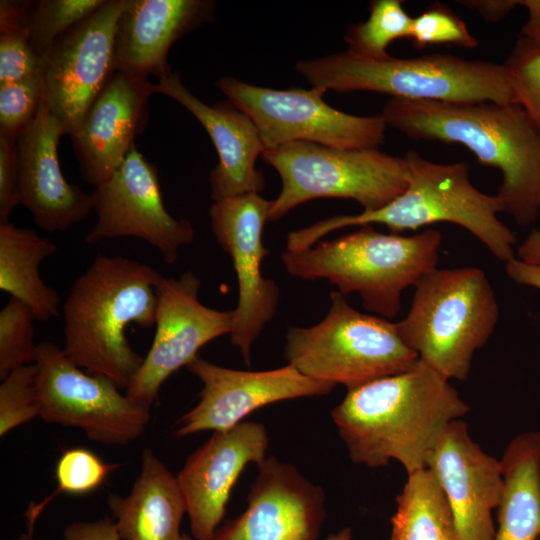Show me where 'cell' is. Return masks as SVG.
<instances>
[{"instance_id": "2e32d148", "label": "cell", "mask_w": 540, "mask_h": 540, "mask_svg": "<svg viewBox=\"0 0 540 540\" xmlns=\"http://www.w3.org/2000/svg\"><path fill=\"white\" fill-rule=\"evenodd\" d=\"M203 387L195 407L177 422L174 435L230 429L271 403L327 394L336 386L302 374L288 364L266 371L225 368L199 354L187 365Z\"/></svg>"}, {"instance_id": "b9f144b4", "label": "cell", "mask_w": 540, "mask_h": 540, "mask_svg": "<svg viewBox=\"0 0 540 540\" xmlns=\"http://www.w3.org/2000/svg\"><path fill=\"white\" fill-rule=\"evenodd\" d=\"M518 4L527 12V20L520 34L540 44V0H518Z\"/></svg>"}, {"instance_id": "1f68e13d", "label": "cell", "mask_w": 540, "mask_h": 540, "mask_svg": "<svg viewBox=\"0 0 540 540\" xmlns=\"http://www.w3.org/2000/svg\"><path fill=\"white\" fill-rule=\"evenodd\" d=\"M504 65L514 102L526 111L540 132V44L519 34Z\"/></svg>"}, {"instance_id": "d6a6232c", "label": "cell", "mask_w": 540, "mask_h": 540, "mask_svg": "<svg viewBox=\"0 0 540 540\" xmlns=\"http://www.w3.org/2000/svg\"><path fill=\"white\" fill-rule=\"evenodd\" d=\"M45 95L41 76L0 84V138L16 143Z\"/></svg>"}, {"instance_id": "ee69618b", "label": "cell", "mask_w": 540, "mask_h": 540, "mask_svg": "<svg viewBox=\"0 0 540 540\" xmlns=\"http://www.w3.org/2000/svg\"><path fill=\"white\" fill-rule=\"evenodd\" d=\"M352 530L349 527H344L336 533L330 534L325 540H351Z\"/></svg>"}, {"instance_id": "d590c367", "label": "cell", "mask_w": 540, "mask_h": 540, "mask_svg": "<svg viewBox=\"0 0 540 540\" xmlns=\"http://www.w3.org/2000/svg\"><path fill=\"white\" fill-rule=\"evenodd\" d=\"M41 73V57L23 31L0 33V84L34 77Z\"/></svg>"}, {"instance_id": "60d3db41", "label": "cell", "mask_w": 540, "mask_h": 540, "mask_svg": "<svg viewBox=\"0 0 540 540\" xmlns=\"http://www.w3.org/2000/svg\"><path fill=\"white\" fill-rule=\"evenodd\" d=\"M505 271L517 284L540 290V265L525 263L515 256L505 263Z\"/></svg>"}, {"instance_id": "f6af8a7d", "label": "cell", "mask_w": 540, "mask_h": 540, "mask_svg": "<svg viewBox=\"0 0 540 540\" xmlns=\"http://www.w3.org/2000/svg\"><path fill=\"white\" fill-rule=\"evenodd\" d=\"M33 531L28 530L27 533H22L16 540H32Z\"/></svg>"}, {"instance_id": "30bf717a", "label": "cell", "mask_w": 540, "mask_h": 540, "mask_svg": "<svg viewBox=\"0 0 540 540\" xmlns=\"http://www.w3.org/2000/svg\"><path fill=\"white\" fill-rule=\"evenodd\" d=\"M34 364L42 420L111 446L128 445L144 433L151 408L122 394L108 377L82 371L54 343L38 344Z\"/></svg>"}, {"instance_id": "9c48e42d", "label": "cell", "mask_w": 540, "mask_h": 540, "mask_svg": "<svg viewBox=\"0 0 540 540\" xmlns=\"http://www.w3.org/2000/svg\"><path fill=\"white\" fill-rule=\"evenodd\" d=\"M279 173L282 189L271 201L269 221L317 198H344L364 211L383 207L407 186L404 157L378 149L345 150L311 142H290L262 154Z\"/></svg>"}, {"instance_id": "7bdbcfd3", "label": "cell", "mask_w": 540, "mask_h": 540, "mask_svg": "<svg viewBox=\"0 0 540 540\" xmlns=\"http://www.w3.org/2000/svg\"><path fill=\"white\" fill-rule=\"evenodd\" d=\"M515 253L516 258L525 263L540 265V229L532 230L517 246Z\"/></svg>"}, {"instance_id": "3957f363", "label": "cell", "mask_w": 540, "mask_h": 540, "mask_svg": "<svg viewBox=\"0 0 540 540\" xmlns=\"http://www.w3.org/2000/svg\"><path fill=\"white\" fill-rule=\"evenodd\" d=\"M161 277L130 258L97 256L74 281L63 304V350L68 358L127 390L144 358L129 344L126 329L155 325Z\"/></svg>"}, {"instance_id": "ffe728a7", "label": "cell", "mask_w": 540, "mask_h": 540, "mask_svg": "<svg viewBox=\"0 0 540 540\" xmlns=\"http://www.w3.org/2000/svg\"><path fill=\"white\" fill-rule=\"evenodd\" d=\"M64 128L52 114L46 94L33 120L15 147L19 170L20 205L47 232H63L81 222L93 209L91 194L70 184L58 160Z\"/></svg>"}, {"instance_id": "8992f818", "label": "cell", "mask_w": 540, "mask_h": 540, "mask_svg": "<svg viewBox=\"0 0 540 540\" xmlns=\"http://www.w3.org/2000/svg\"><path fill=\"white\" fill-rule=\"evenodd\" d=\"M295 69L313 88L326 92L370 91L414 101L515 103L504 64L451 54L367 60L346 51L300 60Z\"/></svg>"}, {"instance_id": "44dd1931", "label": "cell", "mask_w": 540, "mask_h": 540, "mask_svg": "<svg viewBox=\"0 0 540 540\" xmlns=\"http://www.w3.org/2000/svg\"><path fill=\"white\" fill-rule=\"evenodd\" d=\"M154 84L148 78L115 71L71 135L84 180L98 186L122 164L148 122Z\"/></svg>"}, {"instance_id": "4316f807", "label": "cell", "mask_w": 540, "mask_h": 540, "mask_svg": "<svg viewBox=\"0 0 540 540\" xmlns=\"http://www.w3.org/2000/svg\"><path fill=\"white\" fill-rule=\"evenodd\" d=\"M407 476L396 497L389 540H459L447 499L434 472L426 468Z\"/></svg>"}, {"instance_id": "74e56055", "label": "cell", "mask_w": 540, "mask_h": 540, "mask_svg": "<svg viewBox=\"0 0 540 540\" xmlns=\"http://www.w3.org/2000/svg\"><path fill=\"white\" fill-rule=\"evenodd\" d=\"M64 540H122L110 519L77 521L66 526Z\"/></svg>"}, {"instance_id": "6da1fadb", "label": "cell", "mask_w": 540, "mask_h": 540, "mask_svg": "<svg viewBox=\"0 0 540 540\" xmlns=\"http://www.w3.org/2000/svg\"><path fill=\"white\" fill-rule=\"evenodd\" d=\"M470 410L450 380L418 361L408 370L347 389L331 412L350 459L370 468H428L447 427Z\"/></svg>"}, {"instance_id": "277c9868", "label": "cell", "mask_w": 540, "mask_h": 540, "mask_svg": "<svg viewBox=\"0 0 540 540\" xmlns=\"http://www.w3.org/2000/svg\"><path fill=\"white\" fill-rule=\"evenodd\" d=\"M403 157L408 180L400 195L375 210L338 215L291 231L286 250L306 249L328 233L348 226L381 224L399 234L448 222L473 234L498 260L506 263L515 257L516 235L498 218L504 212L502 201L472 184L466 162L436 163L415 151Z\"/></svg>"}, {"instance_id": "8d00e7d4", "label": "cell", "mask_w": 540, "mask_h": 540, "mask_svg": "<svg viewBox=\"0 0 540 540\" xmlns=\"http://www.w3.org/2000/svg\"><path fill=\"white\" fill-rule=\"evenodd\" d=\"M20 205L19 170L15 143L0 138V223Z\"/></svg>"}, {"instance_id": "d4e9b609", "label": "cell", "mask_w": 540, "mask_h": 540, "mask_svg": "<svg viewBox=\"0 0 540 540\" xmlns=\"http://www.w3.org/2000/svg\"><path fill=\"white\" fill-rule=\"evenodd\" d=\"M500 462L503 489L494 540H539L540 431L515 436Z\"/></svg>"}, {"instance_id": "bcb514c9", "label": "cell", "mask_w": 540, "mask_h": 540, "mask_svg": "<svg viewBox=\"0 0 540 540\" xmlns=\"http://www.w3.org/2000/svg\"><path fill=\"white\" fill-rule=\"evenodd\" d=\"M181 540H191V538L188 535L183 534Z\"/></svg>"}, {"instance_id": "ab89813d", "label": "cell", "mask_w": 540, "mask_h": 540, "mask_svg": "<svg viewBox=\"0 0 540 540\" xmlns=\"http://www.w3.org/2000/svg\"><path fill=\"white\" fill-rule=\"evenodd\" d=\"M470 9L479 13L486 21L497 22L505 18L516 6L518 0H471L461 1Z\"/></svg>"}, {"instance_id": "5b68a950", "label": "cell", "mask_w": 540, "mask_h": 540, "mask_svg": "<svg viewBox=\"0 0 540 540\" xmlns=\"http://www.w3.org/2000/svg\"><path fill=\"white\" fill-rule=\"evenodd\" d=\"M441 243V233L431 228L403 236L363 225L331 241L285 250L281 259L290 275L328 279L342 295L357 292L366 310L392 319L401 310L403 291L437 268Z\"/></svg>"}, {"instance_id": "cb8c5ba5", "label": "cell", "mask_w": 540, "mask_h": 540, "mask_svg": "<svg viewBox=\"0 0 540 540\" xmlns=\"http://www.w3.org/2000/svg\"><path fill=\"white\" fill-rule=\"evenodd\" d=\"M107 505L122 540H181L186 504L166 465L150 448L141 454L140 473L124 497L110 493Z\"/></svg>"}, {"instance_id": "603a6c76", "label": "cell", "mask_w": 540, "mask_h": 540, "mask_svg": "<svg viewBox=\"0 0 540 540\" xmlns=\"http://www.w3.org/2000/svg\"><path fill=\"white\" fill-rule=\"evenodd\" d=\"M210 0H128L115 32V70L158 82L173 73L167 61L172 45L211 21Z\"/></svg>"}, {"instance_id": "7c38bea8", "label": "cell", "mask_w": 540, "mask_h": 540, "mask_svg": "<svg viewBox=\"0 0 540 540\" xmlns=\"http://www.w3.org/2000/svg\"><path fill=\"white\" fill-rule=\"evenodd\" d=\"M91 196L97 220L84 237L88 244L134 237L157 249L165 263L174 264L180 249L195 239L191 222L166 210L157 168L136 145Z\"/></svg>"}, {"instance_id": "4dcf8cb0", "label": "cell", "mask_w": 540, "mask_h": 540, "mask_svg": "<svg viewBox=\"0 0 540 540\" xmlns=\"http://www.w3.org/2000/svg\"><path fill=\"white\" fill-rule=\"evenodd\" d=\"M33 311L10 297L0 311V379L13 370L33 364L38 344L34 341Z\"/></svg>"}, {"instance_id": "f1b7e54d", "label": "cell", "mask_w": 540, "mask_h": 540, "mask_svg": "<svg viewBox=\"0 0 540 540\" xmlns=\"http://www.w3.org/2000/svg\"><path fill=\"white\" fill-rule=\"evenodd\" d=\"M119 467L120 464L106 463L94 452L82 447L66 450L56 464V490L39 504H31L27 510L28 530L33 531L36 518L54 497L61 493L75 496L89 494Z\"/></svg>"}, {"instance_id": "e575fe53", "label": "cell", "mask_w": 540, "mask_h": 540, "mask_svg": "<svg viewBox=\"0 0 540 540\" xmlns=\"http://www.w3.org/2000/svg\"><path fill=\"white\" fill-rule=\"evenodd\" d=\"M409 39L417 49L442 44L465 49L478 46L465 22L442 4H433L413 17Z\"/></svg>"}, {"instance_id": "f546056e", "label": "cell", "mask_w": 540, "mask_h": 540, "mask_svg": "<svg viewBox=\"0 0 540 540\" xmlns=\"http://www.w3.org/2000/svg\"><path fill=\"white\" fill-rule=\"evenodd\" d=\"M107 0L31 1L28 19L29 40L41 55L63 34L99 10Z\"/></svg>"}, {"instance_id": "7dc6e473", "label": "cell", "mask_w": 540, "mask_h": 540, "mask_svg": "<svg viewBox=\"0 0 540 540\" xmlns=\"http://www.w3.org/2000/svg\"><path fill=\"white\" fill-rule=\"evenodd\" d=\"M539 540H540V538H539Z\"/></svg>"}, {"instance_id": "83f0119b", "label": "cell", "mask_w": 540, "mask_h": 540, "mask_svg": "<svg viewBox=\"0 0 540 540\" xmlns=\"http://www.w3.org/2000/svg\"><path fill=\"white\" fill-rule=\"evenodd\" d=\"M412 19L401 0H374L366 21L350 26L344 36L347 52L367 60L390 57L389 45L410 36Z\"/></svg>"}, {"instance_id": "7402d4cb", "label": "cell", "mask_w": 540, "mask_h": 540, "mask_svg": "<svg viewBox=\"0 0 540 540\" xmlns=\"http://www.w3.org/2000/svg\"><path fill=\"white\" fill-rule=\"evenodd\" d=\"M155 94H163L181 104L205 128L219 162L209 176L214 202L247 194H259L265 179L255 168L265 147L252 119L229 100L213 106L195 97L181 82L178 73L154 84Z\"/></svg>"}, {"instance_id": "5bb4252c", "label": "cell", "mask_w": 540, "mask_h": 540, "mask_svg": "<svg viewBox=\"0 0 540 540\" xmlns=\"http://www.w3.org/2000/svg\"><path fill=\"white\" fill-rule=\"evenodd\" d=\"M201 281L186 271L178 278L162 276L157 285L156 331L150 350L126 390L149 408L163 383L198 355L210 341L231 334L234 310H216L199 300Z\"/></svg>"}, {"instance_id": "ac0fdd59", "label": "cell", "mask_w": 540, "mask_h": 540, "mask_svg": "<svg viewBox=\"0 0 540 540\" xmlns=\"http://www.w3.org/2000/svg\"><path fill=\"white\" fill-rule=\"evenodd\" d=\"M269 438L259 422H241L215 431L177 474L190 530L196 540H210L222 521L231 490L249 463L265 458Z\"/></svg>"}, {"instance_id": "836d02e7", "label": "cell", "mask_w": 540, "mask_h": 540, "mask_svg": "<svg viewBox=\"0 0 540 540\" xmlns=\"http://www.w3.org/2000/svg\"><path fill=\"white\" fill-rule=\"evenodd\" d=\"M36 366L13 370L0 385V435L39 417Z\"/></svg>"}, {"instance_id": "e0dca14e", "label": "cell", "mask_w": 540, "mask_h": 540, "mask_svg": "<svg viewBox=\"0 0 540 540\" xmlns=\"http://www.w3.org/2000/svg\"><path fill=\"white\" fill-rule=\"evenodd\" d=\"M325 495L293 465L275 457L258 464L247 508L210 540H317Z\"/></svg>"}, {"instance_id": "d6986e66", "label": "cell", "mask_w": 540, "mask_h": 540, "mask_svg": "<svg viewBox=\"0 0 540 540\" xmlns=\"http://www.w3.org/2000/svg\"><path fill=\"white\" fill-rule=\"evenodd\" d=\"M428 468L441 485L459 540H494L492 512L503 489L501 462L471 438L465 421L447 427Z\"/></svg>"}, {"instance_id": "7a4b0ae2", "label": "cell", "mask_w": 540, "mask_h": 540, "mask_svg": "<svg viewBox=\"0 0 540 540\" xmlns=\"http://www.w3.org/2000/svg\"><path fill=\"white\" fill-rule=\"evenodd\" d=\"M381 116L410 139L458 143L502 180L497 196L520 225L540 211V132L516 103L438 102L391 98Z\"/></svg>"}, {"instance_id": "f35d334b", "label": "cell", "mask_w": 540, "mask_h": 540, "mask_svg": "<svg viewBox=\"0 0 540 540\" xmlns=\"http://www.w3.org/2000/svg\"><path fill=\"white\" fill-rule=\"evenodd\" d=\"M31 1H0V33L7 31H28L29 9Z\"/></svg>"}, {"instance_id": "4fadbf2b", "label": "cell", "mask_w": 540, "mask_h": 540, "mask_svg": "<svg viewBox=\"0 0 540 540\" xmlns=\"http://www.w3.org/2000/svg\"><path fill=\"white\" fill-rule=\"evenodd\" d=\"M128 0H107L41 55V76L52 114L73 135L115 70L118 19Z\"/></svg>"}, {"instance_id": "ba28073f", "label": "cell", "mask_w": 540, "mask_h": 540, "mask_svg": "<svg viewBox=\"0 0 540 540\" xmlns=\"http://www.w3.org/2000/svg\"><path fill=\"white\" fill-rule=\"evenodd\" d=\"M330 300L321 322L286 333L285 358L302 374L349 389L404 372L418 361L396 323L356 310L339 291L331 292Z\"/></svg>"}, {"instance_id": "484cf974", "label": "cell", "mask_w": 540, "mask_h": 540, "mask_svg": "<svg viewBox=\"0 0 540 540\" xmlns=\"http://www.w3.org/2000/svg\"><path fill=\"white\" fill-rule=\"evenodd\" d=\"M56 251V244L36 231L0 223V289L26 304L38 321L59 314L60 296L39 273L41 262Z\"/></svg>"}, {"instance_id": "9a60e30c", "label": "cell", "mask_w": 540, "mask_h": 540, "mask_svg": "<svg viewBox=\"0 0 540 540\" xmlns=\"http://www.w3.org/2000/svg\"><path fill=\"white\" fill-rule=\"evenodd\" d=\"M270 209L271 201L247 194L216 201L209 210L212 232L231 258L238 283L230 341L248 366L252 344L274 317L280 296L276 283L261 271L263 259L270 254L262 241Z\"/></svg>"}, {"instance_id": "52a82bcc", "label": "cell", "mask_w": 540, "mask_h": 540, "mask_svg": "<svg viewBox=\"0 0 540 540\" xmlns=\"http://www.w3.org/2000/svg\"><path fill=\"white\" fill-rule=\"evenodd\" d=\"M410 309L396 323L420 361L448 380L469 376L477 350L494 332L499 306L478 267L436 268L415 284Z\"/></svg>"}, {"instance_id": "8fae6325", "label": "cell", "mask_w": 540, "mask_h": 540, "mask_svg": "<svg viewBox=\"0 0 540 540\" xmlns=\"http://www.w3.org/2000/svg\"><path fill=\"white\" fill-rule=\"evenodd\" d=\"M216 86L257 126L265 150L311 142L345 150L378 149L387 123L381 115L357 116L328 105L325 90H279L221 77ZM264 150V151H265Z\"/></svg>"}]
</instances>
